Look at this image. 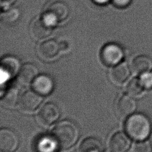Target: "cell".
<instances>
[{
  "mask_svg": "<svg viewBox=\"0 0 152 152\" xmlns=\"http://www.w3.org/2000/svg\"><path fill=\"white\" fill-rule=\"evenodd\" d=\"M61 51L59 42L53 39H45L37 47L38 56L45 61H50L57 56Z\"/></svg>",
  "mask_w": 152,
  "mask_h": 152,
  "instance_id": "obj_8",
  "label": "cell"
},
{
  "mask_svg": "<svg viewBox=\"0 0 152 152\" xmlns=\"http://www.w3.org/2000/svg\"><path fill=\"white\" fill-rule=\"evenodd\" d=\"M131 139L126 133H115L109 141L110 150L111 152H127L131 145Z\"/></svg>",
  "mask_w": 152,
  "mask_h": 152,
  "instance_id": "obj_11",
  "label": "cell"
},
{
  "mask_svg": "<svg viewBox=\"0 0 152 152\" xmlns=\"http://www.w3.org/2000/svg\"><path fill=\"white\" fill-rule=\"evenodd\" d=\"M19 92L17 88L11 87L7 89L1 97L2 105L7 108H11L15 106L20 100Z\"/></svg>",
  "mask_w": 152,
  "mask_h": 152,
  "instance_id": "obj_18",
  "label": "cell"
},
{
  "mask_svg": "<svg viewBox=\"0 0 152 152\" xmlns=\"http://www.w3.org/2000/svg\"><path fill=\"white\" fill-rule=\"evenodd\" d=\"M151 144H152V140H151Z\"/></svg>",
  "mask_w": 152,
  "mask_h": 152,
  "instance_id": "obj_27",
  "label": "cell"
},
{
  "mask_svg": "<svg viewBox=\"0 0 152 152\" xmlns=\"http://www.w3.org/2000/svg\"><path fill=\"white\" fill-rule=\"evenodd\" d=\"M43 12L51 15L59 23L65 20L68 17L69 14V9L65 2L57 0L49 4Z\"/></svg>",
  "mask_w": 152,
  "mask_h": 152,
  "instance_id": "obj_9",
  "label": "cell"
},
{
  "mask_svg": "<svg viewBox=\"0 0 152 152\" xmlns=\"http://www.w3.org/2000/svg\"><path fill=\"white\" fill-rule=\"evenodd\" d=\"M131 68L133 71L138 74L150 71L152 68V60L147 55H139L132 61Z\"/></svg>",
  "mask_w": 152,
  "mask_h": 152,
  "instance_id": "obj_16",
  "label": "cell"
},
{
  "mask_svg": "<svg viewBox=\"0 0 152 152\" xmlns=\"http://www.w3.org/2000/svg\"><path fill=\"white\" fill-rule=\"evenodd\" d=\"M152 129L149 118L142 113H132L125 122V130L132 140L140 141L147 140Z\"/></svg>",
  "mask_w": 152,
  "mask_h": 152,
  "instance_id": "obj_1",
  "label": "cell"
},
{
  "mask_svg": "<svg viewBox=\"0 0 152 152\" xmlns=\"http://www.w3.org/2000/svg\"><path fill=\"white\" fill-rule=\"evenodd\" d=\"M52 136L59 147L68 149L77 142L78 138V130L73 122L64 121L55 126L52 131Z\"/></svg>",
  "mask_w": 152,
  "mask_h": 152,
  "instance_id": "obj_2",
  "label": "cell"
},
{
  "mask_svg": "<svg viewBox=\"0 0 152 152\" xmlns=\"http://www.w3.org/2000/svg\"><path fill=\"white\" fill-rule=\"evenodd\" d=\"M124 52L121 46L115 43H109L101 49L100 57L103 64L108 66H115L122 61Z\"/></svg>",
  "mask_w": 152,
  "mask_h": 152,
  "instance_id": "obj_3",
  "label": "cell"
},
{
  "mask_svg": "<svg viewBox=\"0 0 152 152\" xmlns=\"http://www.w3.org/2000/svg\"><path fill=\"white\" fill-rule=\"evenodd\" d=\"M131 1L132 0H110V2L115 7L120 9L127 7Z\"/></svg>",
  "mask_w": 152,
  "mask_h": 152,
  "instance_id": "obj_24",
  "label": "cell"
},
{
  "mask_svg": "<svg viewBox=\"0 0 152 152\" xmlns=\"http://www.w3.org/2000/svg\"><path fill=\"white\" fill-rule=\"evenodd\" d=\"M144 88L142 87L139 78H132L126 86V91L132 96H137L140 95L144 91Z\"/></svg>",
  "mask_w": 152,
  "mask_h": 152,
  "instance_id": "obj_21",
  "label": "cell"
},
{
  "mask_svg": "<svg viewBox=\"0 0 152 152\" xmlns=\"http://www.w3.org/2000/svg\"><path fill=\"white\" fill-rule=\"evenodd\" d=\"M54 83L52 78L46 74L37 75L32 83V88L34 91L41 96L49 94L53 89Z\"/></svg>",
  "mask_w": 152,
  "mask_h": 152,
  "instance_id": "obj_13",
  "label": "cell"
},
{
  "mask_svg": "<svg viewBox=\"0 0 152 152\" xmlns=\"http://www.w3.org/2000/svg\"><path fill=\"white\" fill-rule=\"evenodd\" d=\"M133 152H152L151 142L147 140L138 141L134 145Z\"/></svg>",
  "mask_w": 152,
  "mask_h": 152,
  "instance_id": "obj_22",
  "label": "cell"
},
{
  "mask_svg": "<svg viewBox=\"0 0 152 152\" xmlns=\"http://www.w3.org/2000/svg\"><path fill=\"white\" fill-rule=\"evenodd\" d=\"M140 82L144 90L152 88V72L147 71L140 74L139 77Z\"/></svg>",
  "mask_w": 152,
  "mask_h": 152,
  "instance_id": "obj_23",
  "label": "cell"
},
{
  "mask_svg": "<svg viewBox=\"0 0 152 152\" xmlns=\"http://www.w3.org/2000/svg\"><path fill=\"white\" fill-rule=\"evenodd\" d=\"M20 15V10L16 7H10L4 10L1 14V20L4 23L11 24L18 20Z\"/></svg>",
  "mask_w": 152,
  "mask_h": 152,
  "instance_id": "obj_20",
  "label": "cell"
},
{
  "mask_svg": "<svg viewBox=\"0 0 152 152\" xmlns=\"http://www.w3.org/2000/svg\"><path fill=\"white\" fill-rule=\"evenodd\" d=\"M20 69V62L17 57L7 55L2 58L1 61V83L15 76Z\"/></svg>",
  "mask_w": 152,
  "mask_h": 152,
  "instance_id": "obj_5",
  "label": "cell"
},
{
  "mask_svg": "<svg viewBox=\"0 0 152 152\" xmlns=\"http://www.w3.org/2000/svg\"><path fill=\"white\" fill-rule=\"evenodd\" d=\"M130 69L125 62H121L115 65L109 74L110 81L115 84L119 86L124 83L130 75Z\"/></svg>",
  "mask_w": 152,
  "mask_h": 152,
  "instance_id": "obj_14",
  "label": "cell"
},
{
  "mask_svg": "<svg viewBox=\"0 0 152 152\" xmlns=\"http://www.w3.org/2000/svg\"><path fill=\"white\" fill-rule=\"evenodd\" d=\"M58 145L52 136H44L37 142L36 148L38 152H55Z\"/></svg>",
  "mask_w": 152,
  "mask_h": 152,
  "instance_id": "obj_19",
  "label": "cell"
},
{
  "mask_svg": "<svg viewBox=\"0 0 152 152\" xmlns=\"http://www.w3.org/2000/svg\"><path fill=\"white\" fill-rule=\"evenodd\" d=\"M17 0H0L1 8L2 10H5L11 7Z\"/></svg>",
  "mask_w": 152,
  "mask_h": 152,
  "instance_id": "obj_25",
  "label": "cell"
},
{
  "mask_svg": "<svg viewBox=\"0 0 152 152\" xmlns=\"http://www.w3.org/2000/svg\"><path fill=\"white\" fill-rule=\"evenodd\" d=\"M38 68L34 64L26 63L21 67L18 72V81L23 85H28L33 83L38 75Z\"/></svg>",
  "mask_w": 152,
  "mask_h": 152,
  "instance_id": "obj_15",
  "label": "cell"
},
{
  "mask_svg": "<svg viewBox=\"0 0 152 152\" xmlns=\"http://www.w3.org/2000/svg\"><path fill=\"white\" fill-rule=\"evenodd\" d=\"M79 152H103L102 142L95 137H88L84 140L79 147Z\"/></svg>",
  "mask_w": 152,
  "mask_h": 152,
  "instance_id": "obj_17",
  "label": "cell"
},
{
  "mask_svg": "<svg viewBox=\"0 0 152 152\" xmlns=\"http://www.w3.org/2000/svg\"><path fill=\"white\" fill-rule=\"evenodd\" d=\"M94 3L99 5H103L107 3L109 1H110V0H92Z\"/></svg>",
  "mask_w": 152,
  "mask_h": 152,
  "instance_id": "obj_26",
  "label": "cell"
},
{
  "mask_svg": "<svg viewBox=\"0 0 152 152\" xmlns=\"http://www.w3.org/2000/svg\"><path fill=\"white\" fill-rule=\"evenodd\" d=\"M53 28L41 15L35 18L30 26V34L36 40H45L51 34Z\"/></svg>",
  "mask_w": 152,
  "mask_h": 152,
  "instance_id": "obj_6",
  "label": "cell"
},
{
  "mask_svg": "<svg viewBox=\"0 0 152 152\" xmlns=\"http://www.w3.org/2000/svg\"><path fill=\"white\" fill-rule=\"evenodd\" d=\"M42 102V97L40 94L34 90H28L20 96L18 104L23 110L31 112L35 110Z\"/></svg>",
  "mask_w": 152,
  "mask_h": 152,
  "instance_id": "obj_10",
  "label": "cell"
},
{
  "mask_svg": "<svg viewBox=\"0 0 152 152\" xmlns=\"http://www.w3.org/2000/svg\"><path fill=\"white\" fill-rule=\"evenodd\" d=\"M19 143L18 137L14 131L7 128L0 130L1 152H15Z\"/></svg>",
  "mask_w": 152,
  "mask_h": 152,
  "instance_id": "obj_7",
  "label": "cell"
},
{
  "mask_svg": "<svg viewBox=\"0 0 152 152\" xmlns=\"http://www.w3.org/2000/svg\"><path fill=\"white\" fill-rule=\"evenodd\" d=\"M136 102L129 95H123L117 101L116 112L122 118L128 117L136 109Z\"/></svg>",
  "mask_w": 152,
  "mask_h": 152,
  "instance_id": "obj_12",
  "label": "cell"
},
{
  "mask_svg": "<svg viewBox=\"0 0 152 152\" xmlns=\"http://www.w3.org/2000/svg\"><path fill=\"white\" fill-rule=\"evenodd\" d=\"M60 116L58 106L54 103L49 102L45 104L39 110L37 118L43 126H49L54 123Z\"/></svg>",
  "mask_w": 152,
  "mask_h": 152,
  "instance_id": "obj_4",
  "label": "cell"
}]
</instances>
